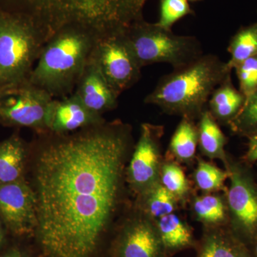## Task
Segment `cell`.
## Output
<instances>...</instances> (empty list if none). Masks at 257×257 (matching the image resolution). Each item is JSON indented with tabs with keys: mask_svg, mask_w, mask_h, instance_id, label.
Returning <instances> with one entry per match:
<instances>
[{
	"mask_svg": "<svg viewBox=\"0 0 257 257\" xmlns=\"http://www.w3.org/2000/svg\"><path fill=\"white\" fill-rule=\"evenodd\" d=\"M125 32L99 35L90 60L118 95L141 78L142 67L128 45Z\"/></svg>",
	"mask_w": 257,
	"mask_h": 257,
	"instance_id": "6",
	"label": "cell"
},
{
	"mask_svg": "<svg viewBox=\"0 0 257 257\" xmlns=\"http://www.w3.org/2000/svg\"><path fill=\"white\" fill-rule=\"evenodd\" d=\"M156 227L167 253L190 247L194 243L189 226L173 213L159 219Z\"/></svg>",
	"mask_w": 257,
	"mask_h": 257,
	"instance_id": "17",
	"label": "cell"
},
{
	"mask_svg": "<svg viewBox=\"0 0 257 257\" xmlns=\"http://www.w3.org/2000/svg\"><path fill=\"white\" fill-rule=\"evenodd\" d=\"M228 177L229 172H224L202 160L199 161L194 175L198 187L204 192L220 189Z\"/></svg>",
	"mask_w": 257,
	"mask_h": 257,
	"instance_id": "25",
	"label": "cell"
},
{
	"mask_svg": "<svg viewBox=\"0 0 257 257\" xmlns=\"http://www.w3.org/2000/svg\"><path fill=\"white\" fill-rule=\"evenodd\" d=\"M246 158L249 162H255L257 160V134L249 138Z\"/></svg>",
	"mask_w": 257,
	"mask_h": 257,
	"instance_id": "29",
	"label": "cell"
},
{
	"mask_svg": "<svg viewBox=\"0 0 257 257\" xmlns=\"http://www.w3.org/2000/svg\"><path fill=\"white\" fill-rule=\"evenodd\" d=\"M246 101V96L236 89L231 75L212 92L208 104L209 112L216 120L230 124L235 119Z\"/></svg>",
	"mask_w": 257,
	"mask_h": 257,
	"instance_id": "15",
	"label": "cell"
},
{
	"mask_svg": "<svg viewBox=\"0 0 257 257\" xmlns=\"http://www.w3.org/2000/svg\"><path fill=\"white\" fill-rule=\"evenodd\" d=\"M228 52L231 58L227 62L233 69L243 61L257 55V22L240 29L230 40Z\"/></svg>",
	"mask_w": 257,
	"mask_h": 257,
	"instance_id": "19",
	"label": "cell"
},
{
	"mask_svg": "<svg viewBox=\"0 0 257 257\" xmlns=\"http://www.w3.org/2000/svg\"><path fill=\"white\" fill-rule=\"evenodd\" d=\"M231 184L228 203L236 231L248 241L257 240V189L252 179L239 166L229 170Z\"/></svg>",
	"mask_w": 257,
	"mask_h": 257,
	"instance_id": "10",
	"label": "cell"
},
{
	"mask_svg": "<svg viewBox=\"0 0 257 257\" xmlns=\"http://www.w3.org/2000/svg\"><path fill=\"white\" fill-rule=\"evenodd\" d=\"M125 35L142 68L167 63L177 69L204 55L197 37L176 35L172 30L147 23L143 18L134 23Z\"/></svg>",
	"mask_w": 257,
	"mask_h": 257,
	"instance_id": "5",
	"label": "cell"
},
{
	"mask_svg": "<svg viewBox=\"0 0 257 257\" xmlns=\"http://www.w3.org/2000/svg\"><path fill=\"white\" fill-rule=\"evenodd\" d=\"M45 43L31 19L0 8V94L29 82Z\"/></svg>",
	"mask_w": 257,
	"mask_h": 257,
	"instance_id": "4",
	"label": "cell"
},
{
	"mask_svg": "<svg viewBox=\"0 0 257 257\" xmlns=\"http://www.w3.org/2000/svg\"><path fill=\"white\" fill-rule=\"evenodd\" d=\"M157 227L139 219L128 224L116 239L115 257H167Z\"/></svg>",
	"mask_w": 257,
	"mask_h": 257,
	"instance_id": "13",
	"label": "cell"
},
{
	"mask_svg": "<svg viewBox=\"0 0 257 257\" xmlns=\"http://www.w3.org/2000/svg\"><path fill=\"white\" fill-rule=\"evenodd\" d=\"M143 194L145 209L152 217L159 219L175 211L177 199L162 184L157 182Z\"/></svg>",
	"mask_w": 257,
	"mask_h": 257,
	"instance_id": "22",
	"label": "cell"
},
{
	"mask_svg": "<svg viewBox=\"0 0 257 257\" xmlns=\"http://www.w3.org/2000/svg\"><path fill=\"white\" fill-rule=\"evenodd\" d=\"M162 133V126L142 125L140 139L128 169L130 184L138 192H146L158 182Z\"/></svg>",
	"mask_w": 257,
	"mask_h": 257,
	"instance_id": "11",
	"label": "cell"
},
{
	"mask_svg": "<svg viewBox=\"0 0 257 257\" xmlns=\"http://www.w3.org/2000/svg\"><path fill=\"white\" fill-rule=\"evenodd\" d=\"M89 110L102 116L118 104V95L89 58L74 92Z\"/></svg>",
	"mask_w": 257,
	"mask_h": 257,
	"instance_id": "14",
	"label": "cell"
},
{
	"mask_svg": "<svg viewBox=\"0 0 257 257\" xmlns=\"http://www.w3.org/2000/svg\"><path fill=\"white\" fill-rule=\"evenodd\" d=\"M255 252H256V256L257 257V243L256 245V248H255Z\"/></svg>",
	"mask_w": 257,
	"mask_h": 257,
	"instance_id": "33",
	"label": "cell"
},
{
	"mask_svg": "<svg viewBox=\"0 0 257 257\" xmlns=\"http://www.w3.org/2000/svg\"><path fill=\"white\" fill-rule=\"evenodd\" d=\"M104 122L102 116L89 110L74 93L61 99L54 98L45 119L47 133L55 135H64Z\"/></svg>",
	"mask_w": 257,
	"mask_h": 257,
	"instance_id": "12",
	"label": "cell"
},
{
	"mask_svg": "<svg viewBox=\"0 0 257 257\" xmlns=\"http://www.w3.org/2000/svg\"><path fill=\"white\" fill-rule=\"evenodd\" d=\"M52 96L29 82L0 94V122L47 133L45 119Z\"/></svg>",
	"mask_w": 257,
	"mask_h": 257,
	"instance_id": "8",
	"label": "cell"
},
{
	"mask_svg": "<svg viewBox=\"0 0 257 257\" xmlns=\"http://www.w3.org/2000/svg\"><path fill=\"white\" fill-rule=\"evenodd\" d=\"M26 155L25 143L18 135L0 143V184L23 179Z\"/></svg>",
	"mask_w": 257,
	"mask_h": 257,
	"instance_id": "16",
	"label": "cell"
},
{
	"mask_svg": "<svg viewBox=\"0 0 257 257\" xmlns=\"http://www.w3.org/2000/svg\"><path fill=\"white\" fill-rule=\"evenodd\" d=\"M244 245L221 233L207 235L197 257H240Z\"/></svg>",
	"mask_w": 257,
	"mask_h": 257,
	"instance_id": "21",
	"label": "cell"
},
{
	"mask_svg": "<svg viewBox=\"0 0 257 257\" xmlns=\"http://www.w3.org/2000/svg\"><path fill=\"white\" fill-rule=\"evenodd\" d=\"M239 84V90L246 98L257 89V55L243 61L234 68Z\"/></svg>",
	"mask_w": 257,
	"mask_h": 257,
	"instance_id": "28",
	"label": "cell"
},
{
	"mask_svg": "<svg viewBox=\"0 0 257 257\" xmlns=\"http://www.w3.org/2000/svg\"><path fill=\"white\" fill-rule=\"evenodd\" d=\"M240 257H251L245 246L243 247L242 251H241V256H240Z\"/></svg>",
	"mask_w": 257,
	"mask_h": 257,
	"instance_id": "32",
	"label": "cell"
},
{
	"mask_svg": "<svg viewBox=\"0 0 257 257\" xmlns=\"http://www.w3.org/2000/svg\"><path fill=\"white\" fill-rule=\"evenodd\" d=\"M197 131L198 143L203 153L209 158L220 159L226 162V137L208 109L199 116Z\"/></svg>",
	"mask_w": 257,
	"mask_h": 257,
	"instance_id": "18",
	"label": "cell"
},
{
	"mask_svg": "<svg viewBox=\"0 0 257 257\" xmlns=\"http://www.w3.org/2000/svg\"><path fill=\"white\" fill-rule=\"evenodd\" d=\"M194 210L199 220L206 224L222 222L226 216V209L220 198L213 195L198 197L194 203Z\"/></svg>",
	"mask_w": 257,
	"mask_h": 257,
	"instance_id": "24",
	"label": "cell"
},
{
	"mask_svg": "<svg viewBox=\"0 0 257 257\" xmlns=\"http://www.w3.org/2000/svg\"><path fill=\"white\" fill-rule=\"evenodd\" d=\"M99 0H0V8L31 19L45 37L82 20Z\"/></svg>",
	"mask_w": 257,
	"mask_h": 257,
	"instance_id": "7",
	"label": "cell"
},
{
	"mask_svg": "<svg viewBox=\"0 0 257 257\" xmlns=\"http://www.w3.org/2000/svg\"><path fill=\"white\" fill-rule=\"evenodd\" d=\"M235 133L248 138L257 134V89L246 98L237 116L229 124Z\"/></svg>",
	"mask_w": 257,
	"mask_h": 257,
	"instance_id": "23",
	"label": "cell"
},
{
	"mask_svg": "<svg viewBox=\"0 0 257 257\" xmlns=\"http://www.w3.org/2000/svg\"><path fill=\"white\" fill-rule=\"evenodd\" d=\"M231 71L227 62L218 56L203 55L161 77L145 102L183 118L199 117L214 89L231 75Z\"/></svg>",
	"mask_w": 257,
	"mask_h": 257,
	"instance_id": "3",
	"label": "cell"
},
{
	"mask_svg": "<svg viewBox=\"0 0 257 257\" xmlns=\"http://www.w3.org/2000/svg\"><path fill=\"white\" fill-rule=\"evenodd\" d=\"M190 1H199V0H190Z\"/></svg>",
	"mask_w": 257,
	"mask_h": 257,
	"instance_id": "34",
	"label": "cell"
},
{
	"mask_svg": "<svg viewBox=\"0 0 257 257\" xmlns=\"http://www.w3.org/2000/svg\"><path fill=\"white\" fill-rule=\"evenodd\" d=\"M162 184L177 199L184 197L188 191V182L183 170L175 164H166L162 167Z\"/></svg>",
	"mask_w": 257,
	"mask_h": 257,
	"instance_id": "27",
	"label": "cell"
},
{
	"mask_svg": "<svg viewBox=\"0 0 257 257\" xmlns=\"http://www.w3.org/2000/svg\"><path fill=\"white\" fill-rule=\"evenodd\" d=\"M198 144L197 127L192 119L183 118L171 139L170 151L178 160H192Z\"/></svg>",
	"mask_w": 257,
	"mask_h": 257,
	"instance_id": "20",
	"label": "cell"
},
{
	"mask_svg": "<svg viewBox=\"0 0 257 257\" xmlns=\"http://www.w3.org/2000/svg\"><path fill=\"white\" fill-rule=\"evenodd\" d=\"M57 135L37 158V241L45 257H92L117 202L130 130L104 122Z\"/></svg>",
	"mask_w": 257,
	"mask_h": 257,
	"instance_id": "1",
	"label": "cell"
},
{
	"mask_svg": "<svg viewBox=\"0 0 257 257\" xmlns=\"http://www.w3.org/2000/svg\"><path fill=\"white\" fill-rule=\"evenodd\" d=\"M101 35L104 34L81 24L62 27L44 45L29 82L52 98L70 95Z\"/></svg>",
	"mask_w": 257,
	"mask_h": 257,
	"instance_id": "2",
	"label": "cell"
},
{
	"mask_svg": "<svg viewBox=\"0 0 257 257\" xmlns=\"http://www.w3.org/2000/svg\"><path fill=\"white\" fill-rule=\"evenodd\" d=\"M192 13L188 0H161L160 18L157 25L172 30V27L180 19Z\"/></svg>",
	"mask_w": 257,
	"mask_h": 257,
	"instance_id": "26",
	"label": "cell"
},
{
	"mask_svg": "<svg viewBox=\"0 0 257 257\" xmlns=\"http://www.w3.org/2000/svg\"><path fill=\"white\" fill-rule=\"evenodd\" d=\"M0 216L15 236L35 233L37 225L36 193L23 179L0 184Z\"/></svg>",
	"mask_w": 257,
	"mask_h": 257,
	"instance_id": "9",
	"label": "cell"
},
{
	"mask_svg": "<svg viewBox=\"0 0 257 257\" xmlns=\"http://www.w3.org/2000/svg\"><path fill=\"white\" fill-rule=\"evenodd\" d=\"M5 241V233L3 231V227H2L1 224H0V247L3 245V242Z\"/></svg>",
	"mask_w": 257,
	"mask_h": 257,
	"instance_id": "31",
	"label": "cell"
},
{
	"mask_svg": "<svg viewBox=\"0 0 257 257\" xmlns=\"http://www.w3.org/2000/svg\"><path fill=\"white\" fill-rule=\"evenodd\" d=\"M0 257H31V256L22 248L13 247L0 255Z\"/></svg>",
	"mask_w": 257,
	"mask_h": 257,
	"instance_id": "30",
	"label": "cell"
}]
</instances>
